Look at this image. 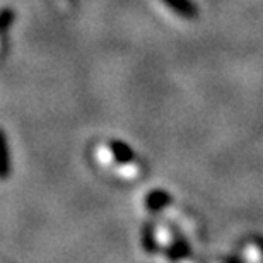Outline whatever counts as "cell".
Listing matches in <instances>:
<instances>
[{"label":"cell","instance_id":"obj_1","mask_svg":"<svg viewBox=\"0 0 263 263\" xmlns=\"http://www.w3.org/2000/svg\"><path fill=\"white\" fill-rule=\"evenodd\" d=\"M161 2H164V5L171 12L181 15V17H185V19H192L197 12L192 0H161Z\"/></svg>","mask_w":263,"mask_h":263},{"label":"cell","instance_id":"obj_2","mask_svg":"<svg viewBox=\"0 0 263 263\" xmlns=\"http://www.w3.org/2000/svg\"><path fill=\"white\" fill-rule=\"evenodd\" d=\"M9 173V156H7V144L5 137L0 132V178H4Z\"/></svg>","mask_w":263,"mask_h":263}]
</instances>
